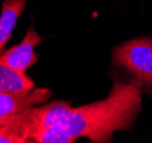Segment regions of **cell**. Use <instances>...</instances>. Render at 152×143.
Listing matches in <instances>:
<instances>
[{
	"label": "cell",
	"instance_id": "3",
	"mask_svg": "<svg viewBox=\"0 0 152 143\" xmlns=\"http://www.w3.org/2000/svg\"><path fill=\"white\" fill-rule=\"evenodd\" d=\"M41 41L42 38L36 32L33 26H30L22 41L2 53L0 61L16 71L25 73L31 65L38 62L39 56L34 53L33 48Z\"/></svg>",
	"mask_w": 152,
	"mask_h": 143
},
{
	"label": "cell",
	"instance_id": "1",
	"mask_svg": "<svg viewBox=\"0 0 152 143\" xmlns=\"http://www.w3.org/2000/svg\"><path fill=\"white\" fill-rule=\"evenodd\" d=\"M142 93L134 83L114 80L105 100L78 108L54 101L24 111L29 141L37 143H72L79 137L105 143L114 132L128 131L142 106Z\"/></svg>",
	"mask_w": 152,
	"mask_h": 143
},
{
	"label": "cell",
	"instance_id": "2",
	"mask_svg": "<svg viewBox=\"0 0 152 143\" xmlns=\"http://www.w3.org/2000/svg\"><path fill=\"white\" fill-rule=\"evenodd\" d=\"M112 64L125 70L132 83L152 98V39L141 37L117 46L112 52Z\"/></svg>",
	"mask_w": 152,
	"mask_h": 143
},
{
	"label": "cell",
	"instance_id": "4",
	"mask_svg": "<svg viewBox=\"0 0 152 143\" xmlns=\"http://www.w3.org/2000/svg\"><path fill=\"white\" fill-rule=\"evenodd\" d=\"M52 95L49 89L36 87L25 93H0V122L15 113L45 103Z\"/></svg>",
	"mask_w": 152,
	"mask_h": 143
},
{
	"label": "cell",
	"instance_id": "5",
	"mask_svg": "<svg viewBox=\"0 0 152 143\" xmlns=\"http://www.w3.org/2000/svg\"><path fill=\"white\" fill-rule=\"evenodd\" d=\"M28 0H5L0 14V56L9 40L18 17L22 15Z\"/></svg>",
	"mask_w": 152,
	"mask_h": 143
},
{
	"label": "cell",
	"instance_id": "6",
	"mask_svg": "<svg viewBox=\"0 0 152 143\" xmlns=\"http://www.w3.org/2000/svg\"><path fill=\"white\" fill-rule=\"evenodd\" d=\"M33 88L34 83L25 73L0 61V93H25Z\"/></svg>",
	"mask_w": 152,
	"mask_h": 143
}]
</instances>
